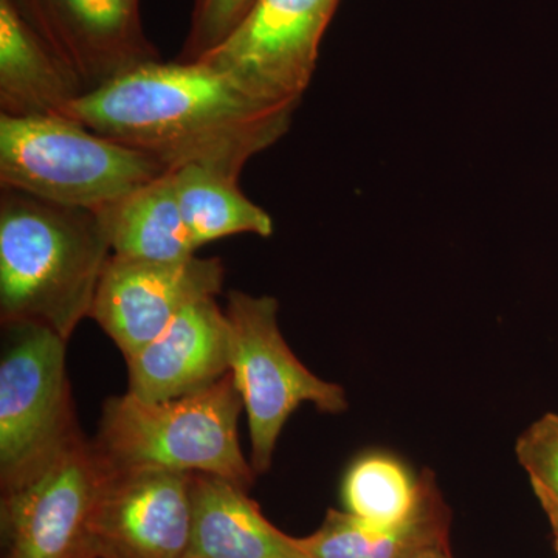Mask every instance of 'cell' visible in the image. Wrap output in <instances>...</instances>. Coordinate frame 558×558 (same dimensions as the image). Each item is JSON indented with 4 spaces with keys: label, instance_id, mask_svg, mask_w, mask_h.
Instances as JSON below:
<instances>
[{
    "label": "cell",
    "instance_id": "cell-14",
    "mask_svg": "<svg viewBox=\"0 0 558 558\" xmlns=\"http://www.w3.org/2000/svg\"><path fill=\"white\" fill-rule=\"evenodd\" d=\"M424 495L416 512L396 524L359 519L329 509L310 537L295 538L306 558H409L421 550L449 545L451 513L435 473L424 470Z\"/></svg>",
    "mask_w": 558,
    "mask_h": 558
},
{
    "label": "cell",
    "instance_id": "cell-13",
    "mask_svg": "<svg viewBox=\"0 0 558 558\" xmlns=\"http://www.w3.org/2000/svg\"><path fill=\"white\" fill-rule=\"evenodd\" d=\"M247 488L209 473L191 475L193 521L183 558H306L248 498Z\"/></svg>",
    "mask_w": 558,
    "mask_h": 558
},
{
    "label": "cell",
    "instance_id": "cell-1",
    "mask_svg": "<svg viewBox=\"0 0 558 558\" xmlns=\"http://www.w3.org/2000/svg\"><path fill=\"white\" fill-rule=\"evenodd\" d=\"M275 108L202 61H153L76 98L65 119L163 165H189L240 178L292 124Z\"/></svg>",
    "mask_w": 558,
    "mask_h": 558
},
{
    "label": "cell",
    "instance_id": "cell-20",
    "mask_svg": "<svg viewBox=\"0 0 558 558\" xmlns=\"http://www.w3.org/2000/svg\"><path fill=\"white\" fill-rule=\"evenodd\" d=\"M258 0H194L179 61L194 62L215 50L248 16Z\"/></svg>",
    "mask_w": 558,
    "mask_h": 558
},
{
    "label": "cell",
    "instance_id": "cell-11",
    "mask_svg": "<svg viewBox=\"0 0 558 558\" xmlns=\"http://www.w3.org/2000/svg\"><path fill=\"white\" fill-rule=\"evenodd\" d=\"M191 475L110 470L92 520L97 558H183L193 521Z\"/></svg>",
    "mask_w": 558,
    "mask_h": 558
},
{
    "label": "cell",
    "instance_id": "cell-16",
    "mask_svg": "<svg viewBox=\"0 0 558 558\" xmlns=\"http://www.w3.org/2000/svg\"><path fill=\"white\" fill-rule=\"evenodd\" d=\"M98 215L112 255L120 258L171 263L196 256L197 248L180 211L171 171Z\"/></svg>",
    "mask_w": 558,
    "mask_h": 558
},
{
    "label": "cell",
    "instance_id": "cell-8",
    "mask_svg": "<svg viewBox=\"0 0 558 558\" xmlns=\"http://www.w3.org/2000/svg\"><path fill=\"white\" fill-rule=\"evenodd\" d=\"M340 0H258L229 38L201 60L256 100L295 112L317 69Z\"/></svg>",
    "mask_w": 558,
    "mask_h": 558
},
{
    "label": "cell",
    "instance_id": "cell-9",
    "mask_svg": "<svg viewBox=\"0 0 558 558\" xmlns=\"http://www.w3.org/2000/svg\"><path fill=\"white\" fill-rule=\"evenodd\" d=\"M219 258L142 260L110 256L102 271L90 318L119 347L124 359L159 337L180 312L222 290Z\"/></svg>",
    "mask_w": 558,
    "mask_h": 558
},
{
    "label": "cell",
    "instance_id": "cell-7",
    "mask_svg": "<svg viewBox=\"0 0 558 558\" xmlns=\"http://www.w3.org/2000/svg\"><path fill=\"white\" fill-rule=\"evenodd\" d=\"M109 473L80 429L38 468L2 487V558H97L92 520Z\"/></svg>",
    "mask_w": 558,
    "mask_h": 558
},
{
    "label": "cell",
    "instance_id": "cell-10",
    "mask_svg": "<svg viewBox=\"0 0 558 558\" xmlns=\"http://www.w3.org/2000/svg\"><path fill=\"white\" fill-rule=\"evenodd\" d=\"M84 94L159 61L143 28L140 0H11Z\"/></svg>",
    "mask_w": 558,
    "mask_h": 558
},
{
    "label": "cell",
    "instance_id": "cell-6",
    "mask_svg": "<svg viewBox=\"0 0 558 558\" xmlns=\"http://www.w3.org/2000/svg\"><path fill=\"white\" fill-rule=\"evenodd\" d=\"M2 328L0 484L7 487L38 468L81 427L65 366L68 340L39 323Z\"/></svg>",
    "mask_w": 558,
    "mask_h": 558
},
{
    "label": "cell",
    "instance_id": "cell-17",
    "mask_svg": "<svg viewBox=\"0 0 558 558\" xmlns=\"http://www.w3.org/2000/svg\"><path fill=\"white\" fill-rule=\"evenodd\" d=\"M171 172L194 247L234 234L270 238L274 233V219L242 193L240 178L201 165Z\"/></svg>",
    "mask_w": 558,
    "mask_h": 558
},
{
    "label": "cell",
    "instance_id": "cell-2",
    "mask_svg": "<svg viewBox=\"0 0 558 558\" xmlns=\"http://www.w3.org/2000/svg\"><path fill=\"white\" fill-rule=\"evenodd\" d=\"M110 256L98 213L2 189L0 322L39 323L69 341L90 318Z\"/></svg>",
    "mask_w": 558,
    "mask_h": 558
},
{
    "label": "cell",
    "instance_id": "cell-15",
    "mask_svg": "<svg viewBox=\"0 0 558 558\" xmlns=\"http://www.w3.org/2000/svg\"><path fill=\"white\" fill-rule=\"evenodd\" d=\"M84 95L11 0H0V109L10 117H64Z\"/></svg>",
    "mask_w": 558,
    "mask_h": 558
},
{
    "label": "cell",
    "instance_id": "cell-18",
    "mask_svg": "<svg viewBox=\"0 0 558 558\" xmlns=\"http://www.w3.org/2000/svg\"><path fill=\"white\" fill-rule=\"evenodd\" d=\"M424 470L414 472L403 459L384 450L360 454L341 481L344 510L374 523L409 520L424 495Z\"/></svg>",
    "mask_w": 558,
    "mask_h": 558
},
{
    "label": "cell",
    "instance_id": "cell-12",
    "mask_svg": "<svg viewBox=\"0 0 558 558\" xmlns=\"http://www.w3.org/2000/svg\"><path fill=\"white\" fill-rule=\"evenodd\" d=\"M128 363V392L161 402L211 387L230 373V325L216 299L197 301Z\"/></svg>",
    "mask_w": 558,
    "mask_h": 558
},
{
    "label": "cell",
    "instance_id": "cell-5",
    "mask_svg": "<svg viewBox=\"0 0 558 558\" xmlns=\"http://www.w3.org/2000/svg\"><path fill=\"white\" fill-rule=\"evenodd\" d=\"M230 325V373L248 417L256 475L271 468L282 428L301 403L323 413L348 410L340 385L319 379L293 354L278 325V301L233 290L226 307Z\"/></svg>",
    "mask_w": 558,
    "mask_h": 558
},
{
    "label": "cell",
    "instance_id": "cell-22",
    "mask_svg": "<svg viewBox=\"0 0 558 558\" xmlns=\"http://www.w3.org/2000/svg\"><path fill=\"white\" fill-rule=\"evenodd\" d=\"M550 524H553L554 535H556V545H558V515L548 517Z\"/></svg>",
    "mask_w": 558,
    "mask_h": 558
},
{
    "label": "cell",
    "instance_id": "cell-3",
    "mask_svg": "<svg viewBox=\"0 0 558 558\" xmlns=\"http://www.w3.org/2000/svg\"><path fill=\"white\" fill-rule=\"evenodd\" d=\"M242 410L231 373L211 387L161 402H145L126 392L106 400L92 442L113 472L209 473L248 490L258 475L241 450Z\"/></svg>",
    "mask_w": 558,
    "mask_h": 558
},
{
    "label": "cell",
    "instance_id": "cell-4",
    "mask_svg": "<svg viewBox=\"0 0 558 558\" xmlns=\"http://www.w3.org/2000/svg\"><path fill=\"white\" fill-rule=\"evenodd\" d=\"M165 172L153 157L65 117L0 113L2 189L98 213Z\"/></svg>",
    "mask_w": 558,
    "mask_h": 558
},
{
    "label": "cell",
    "instance_id": "cell-19",
    "mask_svg": "<svg viewBox=\"0 0 558 558\" xmlns=\"http://www.w3.org/2000/svg\"><path fill=\"white\" fill-rule=\"evenodd\" d=\"M515 454L546 515H558V414L546 413L529 425L517 439Z\"/></svg>",
    "mask_w": 558,
    "mask_h": 558
},
{
    "label": "cell",
    "instance_id": "cell-23",
    "mask_svg": "<svg viewBox=\"0 0 558 558\" xmlns=\"http://www.w3.org/2000/svg\"><path fill=\"white\" fill-rule=\"evenodd\" d=\"M557 554H558V545H556Z\"/></svg>",
    "mask_w": 558,
    "mask_h": 558
},
{
    "label": "cell",
    "instance_id": "cell-21",
    "mask_svg": "<svg viewBox=\"0 0 558 558\" xmlns=\"http://www.w3.org/2000/svg\"><path fill=\"white\" fill-rule=\"evenodd\" d=\"M409 558H453L451 557L450 546H439V548H429L421 550Z\"/></svg>",
    "mask_w": 558,
    "mask_h": 558
}]
</instances>
